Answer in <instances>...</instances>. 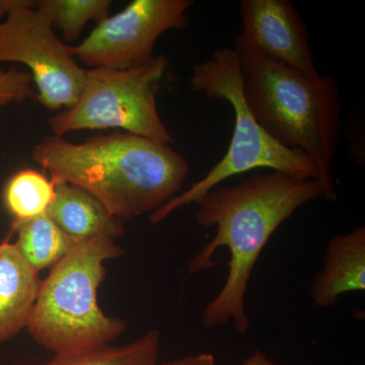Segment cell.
<instances>
[{"instance_id":"5bb4252c","label":"cell","mask_w":365,"mask_h":365,"mask_svg":"<svg viewBox=\"0 0 365 365\" xmlns=\"http://www.w3.org/2000/svg\"><path fill=\"white\" fill-rule=\"evenodd\" d=\"M160 333L150 330L129 344L98 346L81 351L55 355L44 365H160Z\"/></svg>"},{"instance_id":"9a60e30c","label":"cell","mask_w":365,"mask_h":365,"mask_svg":"<svg viewBox=\"0 0 365 365\" xmlns=\"http://www.w3.org/2000/svg\"><path fill=\"white\" fill-rule=\"evenodd\" d=\"M55 196V185L37 170L23 169L4 186V204L13 222H26L46 215Z\"/></svg>"},{"instance_id":"8fae6325","label":"cell","mask_w":365,"mask_h":365,"mask_svg":"<svg viewBox=\"0 0 365 365\" xmlns=\"http://www.w3.org/2000/svg\"><path fill=\"white\" fill-rule=\"evenodd\" d=\"M11 235L0 242V344L26 328L42 283L9 242Z\"/></svg>"},{"instance_id":"52a82bcc","label":"cell","mask_w":365,"mask_h":365,"mask_svg":"<svg viewBox=\"0 0 365 365\" xmlns=\"http://www.w3.org/2000/svg\"><path fill=\"white\" fill-rule=\"evenodd\" d=\"M0 62H19L31 71L36 98L49 111H64L76 104L85 86L83 68L57 38L51 21L35 1L14 0L0 21Z\"/></svg>"},{"instance_id":"3957f363","label":"cell","mask_w":365,"mask_h":365,"mask_svg":"<svg viewBox=\"0 0 365 365\" xmlns=\"http://www.w3.org/2000/svg\"><path fill=\"white\" fill-rule=\"evenodd\" d=\"M250 111L281 145L299 150L316 165L328 201L337 200L332 162L340 140L342 98L332 76L307 78L248 51H235Z\"/></svg>"},{"instance_id":"6da1fadb","label":"cell","mask_w":365,"mask_h":365,"mask_svg":"<svg viewBox=\"0 0 365 365\" xmlns=\"http://www.w3.org/2000/svg\"><path fill=\"white\" fill-rule=\"evenodd\" d=\"M321 198L328 201L325 186L319 180L271 170L249 177L235 186L215 187L194 203L198 207V225L215 227L216 235L190 262V272L215 267L217 262L212 257L222 247L230 253L227 280L204 309L205 328L232 322L240 335L248 332L250 319L245 299L262 251L277 228L297 209Z\"/></svg>"},{"instance_id":"7a4b0ae2","label":"cell","mask_w":365,"mask_h":365,"mask_svg":"<svg viewBox=\"0 0 365 365\" xmlns=\"http://www.w3.org/2000/svg\"><path fill=\"white\" fill-rule=\"evenodd\" d=\"M33 158L55 186L85 190L121 220L162 207L181 193L190 173L188 160L170 144L122 131L81 143L48 136Z\"/></svg>"},{"instance_id":"4fadbf2b","label":"cell","mask_w":365,"mask_h":365,"mask_svg":"<svg viewBox=\"0 0 365 365\" xmlns=\"http://www.w3.org/2000/svg\"><path fill=\"white\" fill-rule=\"evenodd\" d=\"M11 232L18 234V241L14 242L16 248L30 267L38 273L53 267L76 245L47 215L13 222Z\"/></svg>"},{"instance_id":"ffe728a7","label":"cell","mask_w":365,"mask_h":365,"mask_svg":"<svg viewBox=\"0 0 365 365\" xmlns=\"http://www.w3.org/2000/svg\"><path fill=\"white\" fill-rule=\"evenodd\" d=\"M14 0H0V21L6 16L7 11L13 4Z\"/></svg>"},{"instance_id":"ba28073f","label":"cell","mask_w":365,"mask_h":365,"mask_svg":"<svg viewBox=\"0 0 365 365\" xmlns=\"http://www.w3.org/2000/svg\"><path fill=\"white\" fill-rule=\"evenodd\" d=\"M192 0H133L123 11L101 21L81 44L74 57L91 68L116 71L143 66L155 57L163 34L188 26Z\"/></svg>"},{"instance_id":"277c9868","label":"cell","mask_w":365,"mask_h":365,"mask_svg":"<svg viewBox=\"0 0 365 365\" xmlns=\"http://www.w3.org/2000/svg\"><path fill=\"white\" fill-rule=\"evenodd\" d=\"M110 237L78 242L41 283L26 328L55 355L109 344L126 330V322L107 316L98 302L106 261L123 255Z\"/></svg>"},{"instance_id":"5b68a950","label":"cell","mask_w":365,"mask_h":365,"mask_svg":"<svg viewBox=\"0 0 365 365\" xmlns=\"http://www.w3.org/2000/svg\"><path fill=\"white\" fill-rule=\"evenodd\" d=\"M242 85L241 64L235 49L218 48L211 53L210 58L194 66L190 88L194 93H202L232 106L234 133L222 160L202 179L150 213L151 225H158L178 209L195 203L220 182L250 170L269 169L321 181L316 165L304 153L281 145L262 128L246 104Z\"/></svg>"},{"instance_id":"ac0fdd59","label":"cell","mask_w":365,"mask_h":365,"mask_svg":"<svg viewBox=\"0 0 365 365\" xmlns=\"http://www.w3.org/2000/svg\"><path fill=\"white\" fill-rule=\"evenodd\" d=\"M160 365H217L215 356L210 353H200V354L188 355L182 359L173 360Z\"/></svg>"},{"instance_id":"2e32d148","label":"cell","mask_w":365,"mask_h":365,"mask_svg":"<svg viewBox=\"0 0 365 365\" xmlns=\"http://www.w3.org/2000/svg\"><path fill=\"white\" fill-rule=\"evenodd\" d=\"M111 0H40L35 6L44 13L68 42L78 40L83 26L109 16Z\"/></svg>"},{"instance_id":"d6986e66","label":"cell","mask_w":365,"mask_h":365,"mask_svg":"<svg viewBox=\"0 0 365 365\" xmlns=\"http://www.w3.org/2000/svg\"><path fill=\"white\" fill-rule=\"evenodd\" d=\"M242 365H279L273 361L272 359H269L265 353L261 351L254 352L253 354L250 355L248 359L245 360Z\"/></svg>"},{"instance_id":"e0dca14e","label":"cell","mask_w":365,"mask_h":365,"mask_svg":"<svg viewBox=\"0 0 365 365\" xmlns=\"http://www.w3.org/2000/svg\"><path fill=\"white\" fill-rule=\"evenodd\" d=\"M32 83L30 72L19 71L16 67L0 71V107L36 98Z\"/></svg>"},{"instance_id":"30bf717a","label":"cell","mask_w":365,"mask_h":365,"mask_svg":"<svg viewBox=\"0 0 365 365\" xmlns=\"http://www.w3.org/2000/svg\"><path fill=\"white\" fill-rule=\"evenodd\" d=\"M365 290V228L332 237L327 246L324 267L311 287L312 299L319 309H329L341 295Z\"/></svg>"},{"instance_id":"9c48e42d","label":"cell","mask_w":365,"mask_h":365,"mask_svg":"<svg viewBox=\"0 0 365 365\" xmlns=\"http://www.w3.org/2000/svg\"><path fill=\"white\" fill-rule=\"evenodd\" d=\"M242 32L235 51H248L319 78L306 23L289 0H242Z\"/></svg>"},{"instance_id":"8992f818","label":"cell","mask_w":365,"mask_h":365,"mask_svg":"<svg viewBox=\"0 0 365 365\" xmlns=\"http://www.w3.org/2000/svg\"><path fill=\"white\" fill-rule=\"evenodd\" d=\"M168 60L158 55L143 66L116 71L86 69L76 104L49 119L52 135L78 130L120 129L165 144L174 141L158 110V93Z\"/></svg>"},{"instance_id":"7c38bea8","label":"cell","mask_w":365,"mask_h":365,"mask_svg":"<svg viewBox=\"0 0 365 365\" xmlns=\"http://www.w3.org/2000/svg\"><path fill=\"white\" fill-rule=\"evenodd\" d=\"M46 215L76 244L98 237L116 240L124 234L121 220L85 190L69 184L55 186L54 199Z\"/></svg>"}]
</instances>
